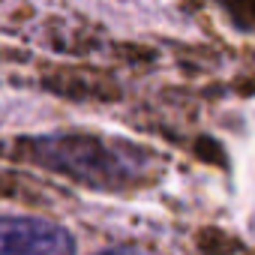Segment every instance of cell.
I'll return each instance as SVG.
<instances>
[{
    "label": "cell",
    "instance_id": "1",
    "mask_svg": "<svg viewBox=\"0 0 255 255\" xmlns=\"http://www.w3.org/2000/svg\"><path fill=\"white\" fill-rule=\"evenodd\" d=\"M30 156L48 171L66 174L93 189H123L147 174V153L93 135H45L30 141Z\"/></svg>",
    "mask_w": 255,
    "mask_h": 255
},
{
    "label": "cell",
    "instance_id": "2",
    "mask_svg": "<svg viewBox=\"0 0 255 255\" xmlns=\"http://www.w3.org/2000/svg\"><path fill=\"white\" fill-rule=\"evenodd\" d=\"M0 255H75V240L48 219L0 216Z\"/></svg>",
    "mask_w": 255,
    "mask_h": 255
},
{
    "label": "cell",
    "instance_id": "3",
    "mask_svg": "<svg viewBox=\"0 0 255 255\" xmlns=\"http://www.w3.org/2000/svg\"><path fill=\"white\" fill-rule=\"evenodd\" d=\"M102 255H144L141 249H132V246H114V249H105Z\"/></svg>",
    "mask_w": 255,
    "mask_h": 255
}]
</instances>
